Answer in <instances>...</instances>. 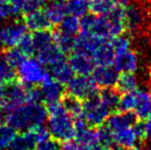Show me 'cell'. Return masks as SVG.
<instances>
[{
    "mask_svg": "<svg viewBox=\"0 0 151 150\" xmlns=\"http://www.w3.org/2000/svg\"><path fill=\"white\" fill-rule=\"evenodd\" d=\"M31 130L33 131L34 135H35V138H36V140H37V143L50 139V132H48V128H46V126H44L43 124L35 126V128H31Z\"/></svg>",
    "mask_w": 151,
    "mask_h": 150,
    "instance_id": "cell-37",
    "label": "cell"
},
{
    "mask_svg": "<svg viewBox=\"0 0 151 150\" xmlns=\"http://www.w3.org/2000/svg\"><path fill=\"white\" fill-rule=\"evenodd\" d=\"M68 63L76 75H90L97 66L90 55L81 52H73Z\"/></svg>",
    "mask_w": 151,
    "mask_h": 150,
    "instance_id": "cell-10",
    "label": "cell"
},
{
    "mask_svg": "<svg viewBox=\"0 0 151 150\" xmlns=\"http://www.w3.org/2000/svg\"><path fill=\"white\" fill-rule=\"evenodd\" d=\"M98 85L90 75H76L67 83L68 95L78 100H86L97 94Z\"/></svg>",
    "mask_w": 151,
    "mask_h": 150,
    "instance_id": "cell-7",
    "label": "cell"
},
{
    "mask_svg": "<svg viewBox=\"0 0 151 150\" xmlns=\"http://www.w3.org/2000/svg\"><path fill=\"white\" fill-rule=\"evenodd\" d=\"M4 57L7 63L12 68H18L23 62L27 59V56L20 50V47H10L4 52Z\"/></svg>",
    "mask_w": 151,
    "mask_h": 150,
    "instance_id": "cell-28",
    "label": "cell"
},
{
    "mask_svg": "<svg viewBox=\"0 0 151 150\" xmlns=\"http://www.w3.org/2000/svg\"><path fill=\"white\" fill-rule=\"evenodd\" d=\"M139 81L135 73H120L116 82V88L119 93L127 94L138 90Z\"/></svg>",
    "mask_w": 151,
    "mask_h": 150,
    "instance_id": "cell-22",
    "label": "cell"
},
{
    "mask_svg": "<svg viewBox=\"0 0 151 150\" xmlns=\"http://www.w3.org/2000/svg\"><path fill=\"white\" fill-rule=\"evenodd\" d=\"M82 113L88 126H100L105 123L111 111L102 102L99 94H96L84 100L82 104Z\"/></svg>",
    "mask_w": 151,
    "mask_h": 150,
    "instance_id": "cell-6",
    "label": "cell"
},
{
    "mask_svg": "<svg viewBox=\"0 0 151 150\" xmlns=\"http://www.w3.org/2000/svg\"><path fill=\"white\" fill-rule=\"evenodd\" d=\"M131 150H144V149H140V148H134V149H131Z\"/></svg>",
    "mask_w": 151,
    "mask_h": 150,
    "instance_id": "cell-41",
    "label": "cell"
},
{
    "mask_svg": "<svg viewBox=\"0 0 151 150\" xmlns=\"http://www.w3.org/2000/svg\"><path fill=\"white\" fill-rule=\"evenodd\" d=\"M93 79L100 88H109L116 85L120 73L113 65H97L91 72Z\"/></svg>",
    "mask_w": 151,
    "mask_h": 150,
    "instance_id": "cell-9",
    "label": "cell"
},
{
    "mask_svg": "<svg viewBox=\"0 0 151 150\" xmlns=\"http://www.w3.org/2000/svg\"><path fill=\"white\" fill-rule=\"evenodd\" d=\"M138 133H139L141 139L151 140V114L148 115L145 119L136 123Z\"/></svg>",
    "mask_w": 151,
    "mask_h": 150,
    "instance_id": "cell-32",
    "label": "cell"
},
{
    "mask_svg": "<svg viewBox=\"0 0 151 150\" xmlns=\"http://www.w3.org/2000/svg\"><path fill=\"white\" fill-rule=\"evenodd\" d=\"M17 78V74L14 73V68L5 60L4 54L0 52V84L5 85L8 82L14 81Z\"/></svg>",
    "mask_w": 151,
    "mask_h": 150,
    "instance_id": "cell-25",
    "label": "cell"
},
{
    "mask_svg": "<svg viewBox=\"0 0 151 150\" xmlns=\"http://www.w3.org/2000/svg\"><path fill=\"white\" fill-rule=\"evenodd\" d=\"M31 86L25 85L21 81L14 79L5 84L3 96L0 100V109L8 112L30 101Z\"/></svg>",
    "mask_w": 151,
    "mask_h": 150,
    "instance_id": "cell-4",
    "label": "cell"
},
{
    "mask_svg": "<svg viewBox=\"0 0 151 150\" xmlns=\"http://www.w3.org/2000/svg\"><path fill=\"white\" fill-rule=\"evenodd\" d=\"M16 130L8 124L0 126V150H8L16 137Z\"/></svg>",
    "mask_w": 151,
    "mask_h": 150,
    "instance_id": "cell-29",
    "label": "cell"
},
{
    "mask_svg": "<svg viewBox=\"0 0 151 150\" xmlns=\"http://www.w3.org/2000/svg\"><path fill=\"white\" fill-rule=\"evenodd\" d=\"M131 43H132L131 38L127 36V35H125L124 33H122V34L118 35V36L111 39V45L114 52H115V55L129 50L131 48Z\"/></svg>",
    "mask_w": 151,
    "mask_h": 150,
    "instance_id": "cell-30",
    "label": "cell"
},
{
    "mask_svg": "<svg viewBox=\"0 0 151 150\" xmlns=\"http://www.w3.org/2000/svg\"><path fill=\"white\" fill-rule=\"evenodd\" d=\"M63 105L67 111L72 115L74 119H78V118L83 117V113H82V104L80 100L74 98V97L68 96L64 98Z\"/></svg>",
    "mask_w": 151,
    "mask_h": 150,
    "instance_id": "cell-27",
    "label": "cell"
},
{
    "mask_svg": "<svg viewBox=\"0 0 151 150\" xmlns=\"http://www.w3.org/2000/svg\"><path fill=\"white\" fill-rule=\"evenodd\" d=\"M17 75L23 84L28 86L41 84L50 77V71L36 58H27L18 67Z\"/></svg>",
    "mask_w": 151,
    "mask_h": 150,
    "instance_id": "cell-5",
    "label": "cell"
},
{
    "mask_svg": "<svg viewBox=\"0 0 151 150\" xmlns=\"http://www.w3.org/2000/svg\"><path fill=\"white\" fill-rule=\"evenodd\" d=\"M58 32L62 34L69 35V36L76 37L77 34L80 32V20L78 17L67 14L63 21L59 24Z\"/></svg>",
    "mask_w": 151,
    "mask_h": 150,
    "instance_id": "cell-21",
    "label": "cell"
},
{
    "mask_svg": "<svg viewBox=\"0 0 151 150\" xmlns=\"http://www.w3.org/2000/svg\"><path fill=\"white\" fill-rule=\"evenodd\" d=\"M48 68H50V76L63 84H67L74 76V72L72 71L69 63L66 60L57 63Z\"/></svg>",
    "mask_w": 151,
    "mask_h": 150,
    "instance_id": "cell-20",
    "label": "cell"
},
{
    "mask_svg": "<svg viewBox=\"0 0 151 150\" xmlns=\"http://www.w3.org/2000/svg\"><path fill=\"white\" fill-rule=\"evenodd\" d=\"M47 114V108L41 102H29L6 112L5 120L16 131L25 132L43 124Z\"/></svg>",
    "mask_w": 151,
    "mask_h": 150,
    "instance_id": "cell-2",
    "label": "cell"
},
{
    "mask_svg": "<svg viewBox=\"0 0 151 150\" xmlns=\"http://www.w3.org/2000/svg\"><path fill=\"white\" fill-rule=\"evenodd\" d=\"M19 47L20 50L26 55L27 57L31 56V55L35 54V48H34V43H33V38L32 35L26 34L23 39L21 40V42L19 43Z\"/></svg>",
    "mask_w": 151,
    "mask_h": 150,
    "instance_id": "cell-34",
    "label": "cell"
},
{
    "mask_svg": "<svg viewBox=\"0 0 151 150\" xmlns=\"http://www.w3.org/2000/svg\"><path fill=\"white\" fill-rule=\"evenodd\" d=\"M136 123L137 117L135 114L121 111L110 114L105 126L111 134L114 144L125 150H131L136 148L139 141L142 140Z\"/></svg>",
    "mask_w": 151,
    "mask_h": 150,
    "instance_id": "cell-1",
    "label": "cell"
},
{
    "mask_svg": "<svg viewBox=\"0 0 151 150\" xmlns=\"http://www.w3.org/2000/svg\"><path fill=\"white\" fill-rule=\"evenodd\" d=\"M133 113L137 118L145 119L151 114V94L144 88L136 90V105Z\"/></svg>",
    "mask_w": 151,
    "mask_h": 150,
    "instance_id": "cell-15",
    "label": "cell"
},
{
    "mask_svg": "<svg viewBox=\"0 0 151 150\" xmlns=\"http://www.w3.org/2000/svg\"><path fill=\"white\" fill-rule=\"evenodd\" d=\"M23 21H24L27 29L33 31V32L50 30L52 26L44 9H38L31 12H27L25 14Z\"/></svg>",
    "mask_w": 151,
    "mask_h": 150,
    "instance_id": "cell-14",
    "label": "cell"
},
{
    "mask_svg": "<svg viewBox=\"0 0 151 150\" xmlns=\"http://www.w3.org/2000/svg\"><path fill=\"white\" fill-rule=\"evenodd\" d=\"M114 52L111 45V39H105L101 45L93 52L91 58L95 61L96 65H112L113 64Z\"/></svg>",
    "mask_w": 151,
    "mask_h": 150,
    "instance_id": "cell-17",
    "label": "cell"
},
{
    "mask_svg": "<svg viewBox=\"0 0 151 150\" xmlns=\"http://www.w3.org/2000/svg\"><path fill=\"white\" fill-rule=\"evenodd\" d=\"M113 65L119 73H135L139 69V58L131 48L115 55Z\"/></svg>",
    "mask_w": 151,
    "mask_h": 150,
    "instance_id": "cell-12",
    "label": "cell"
},
{
    "mask_svg": "<svg viewBox=\"0 0 151 150\" xmlns=\"http://www.w3.org/2000/svg\"><path fill=\"white\" fill-rule=\"evenodd\" d=\"M2 45V42H1V28H0V46Z\"/></svg>",
    "mask_w": 151,
    "mask_h": 150,
    "instance_id": "cell-40",
    "label": "cell"
},
{
    "mask_svg": "<svg viewBox=\"0 0 151 150\" xmlns=\"http://www.w3.org/2000/svg\"><path fill=\"white\" fill-rule=\"evenodd\" d=\"M27 34V27L24 21L14 20L1 28L2 45L10 48L18 46L23 37Z\"/></svg>",
    "mask_w": 151,
    "mask_h": 150,
    "instance_id": "cell-8",
    "label": "cell"
},
{
    "mask_svg": "<svg viewBox=\"0 0 151 150\" xmlns=\"http://www.w3.org/2000/svg\"><path fill=\"white\" fill-rule=\"evenodd\" d=\"M12 0H0V4H4V3H10Z\"/></svg>",
    "mask_w": 151,
    "mask_h": 150,
    "instance_id": "cell-39",
    "label": "cell"
},
{
    "mask_svg": "<svg viewBox=\"0 0 151 150\" xmlns=\"http://www.w3.org/2000/svg\"><path fill=\"white\" fill-rule=\"evenodd\" d=\"M136 105V90L123 94L120 97L118 108L122 112H133Z\"/></svg>",
    "mask_w": 151,
    "mask_h": 150,
    "instance_id": "cell-31",
    "label": "cell"
},
{
    "mask_svg": "<svg viewBox=\"0 0 151 150\" xmlns=\"http://www.w3.org/2000/svg\"><path fill=\"white\" fill-rule=\"evenodd\" d=\"M40 94H41V99L47 104H52V103L60 102L65 94V88L64 84L59 82L58 80L54 79L50 76L47 80L41 83L40 86Z\"/></svg>",
    "mask_w": 151,
    "mask_h": 150,
    "instance_id": "cell-11",
    "label": "cell"
},
{
    "mask_svg": "<svg viewBox=\"0 0 151 150\" xmlns=\"http://www.w3.org/2000/svg\"><path fill=\"white\" fill-rule=\"evenodd\" d=\"M99 96H100V98H101L102 102L106 105V107H107L111 112L118 108L120 95L117 90H114L113 88H104L99 94Z\"/></svg>",
    "mask_w": 151,
    "mask_h": 150,
    "instance_id": "cell-23",
    "label": "cell"
},
{
    "mask_svg": "<svg viewBox=\"0 0 151 150\" xmlns=\"http://www.w3.org/2000/svg\"><path fill=\"white\" fill-rule=\"evenodd\" d=\"M150 94H151V90H150Z\"/></svg>",
    "mask_w": 151,
    "mask_h": 150,
    "instance_id": "cell-42",
    "label": "cell"
},
{
    "mask_svg": "<svg viewBox=\"0 0 151 150\" xmlns=\"http://www.w3.org/2000/svg\"><path fill=\"white\" fill-rule=\"evenodd\" d=\"M3 113H4V111L3 110H1V109H0V126H1V124H3V120H4V115H3Z\"/></svg>",
    "mask_w": 151,
    "mask_h": 150,
    "instance_id": "cell-38",
    "label": "cell"
},
{
    "mask_svg": "<svg viewBox=\"0 0 151 150\" xmlns=\"http://www.w3.org/2000/svg\"><path fill=\"white\" fill-rule=\"evenodd\" d=\"M16 16H19V14L14 9L12 3L0 4V22L9 21L14 19Z\"/></svg>",
    "mask_w": 151,
    "mask_h": 150,
    "instance_id": "cell-33",
    "label": "cell"
},
{
    "mask_svg": "<svg viewBox=\"0 0 151 150\" xmlns=\"http://www.w3.org/2000/svg\"><path fill=\"white\" fill-rule=\"evenodd\" d=\"M55 41H56L57 45L60 47V50L65 54L68 52H73L74 48H75V43H76V37L74 36H69V35L62 34L60 32H55Z\"/></svg>",
    "mask_w": 151,
    "mask_h": 150,
    "instance_id": "cell-26",
    "label": "cell"
},
{
    "mask_svg": "<svg viewBox=\"0 0 151 150\" xmlns=\"http://www.w3.org/2000/svg\"><path fill=\"white\" fill-rule=\"evenodd\" d=\"M37 145L33 131H25L21 134L16 135L8 150H33Z\"/></svg>",
    "mask_w": 151,
    "mask_h": 150,
    "instance_id": "cell-19",
    "label": "cell"
},
{
    "mask_svg": "<svg viewBox=\"0 0 151 150\" xmlns=\"http://www.w3.org/2000/svg\"><path fill=\"white\" fill-rule=\"evenodd\" d=\"M35 54H36V59L40 63H42L44 66H47V67H50L52 65L57 64V63L66 60L65 58L66 54L60 50V47L57 45L56 41L52 42V43L37 50L35 52Z\"/></svg>",
    "mask_w": 151,
    "mask_h": 150,
    "instance_id": "cell-13",
    "label": "cell"
},
{
    "mask_svg": "<svg viewBox=\"0 0 151 150\" xmlns=\"http://www.w3.org/2000/svg\"><path fill=\"white\" fill-rule=\"evenodd\" d=\"M91 0H67V11L68 14H72L75 17H82L88 14L90 9Z\"/></svg>",
    "mask_w": 151,
    "mask_h": 150,
    "instance_id": "cell-24",
    "label": "cell"
},
{
    "mask_svg": "<svg viewBox=\"0 0 151 150\" xmlns=\"http://www.w3.org/2000/svg\"><path fill=\"white\" fill-rule=\"evenodd\" d=\"M44 11L52 25H59L68 14L67 4L65 0H50L45 4Z\"/></svg>",
    "mask_w": 151,
    "mask_h": 150,
    "instance_id": "cell-16",
    "label": "cell"
},
{
    "mask_svg": "<svg viewBox=\"0 0 151 150\" xmlns=\"http://www.w3.org/2000/svg\"><path fill=\"white\" fill-rule=\"evenodd\" d=\"M47 0H24V3L22 6V12L27 14L34 10L42 9L44 5L46 4Z\"/></svg>",
    "mask_w": 151,
    "mask_h": 150,
    "instance_id": "cell-35",
    "label": "cell"
},
{
    "mask_svg": "<svg viewBox=\"0 0 151 150\" xmlns=\"http://www.w3.org/2000/svg\"><path fill=\"white\" fill-rule=\"evenodd\" d=\"M124 21H125V26L127 29L131 31H136L139 28H141V26L144 23V14L143 10L137 6L136 4H134L132 2L127 8H125L124 12Z\"/></svg>",
    "mask_w": 151,
    "mask_h": 150,
    "instance_id": "cell-18",
    "label": "cell"
},
{
    "mask_svg": "<svg viewBox=\"0 0 151 150\" xmlns=\"http://www.w3.org/2000/svg\"><path fill=\"white\" fill-rule=\"evenodd\" d=\"M47 113V128L52 139L58 142H66L74 139L76 134L74 118L64 107L63 103L48 104Z\"/></svg>",
    "mask_w": 151,
    "mask_h": 150,
    "instance_id": "cell-3",
    "label": "cell"
},
{
    "mask_svg": "<svg viewBox=\"0 0 151 150\" xmlns=\"http://www.w3.org/2000/svg\"><path fill=\"white\" fill-rule=\"evenodd\" d=\"M35 150H62L60 144L55 139H47L45 141L37 143Z\"/></svg>",
    "mask_w": 151,
    "mask_h": 150,
    "instance_id": "cell-36",
    "label": "cell"
}]
</instances>
